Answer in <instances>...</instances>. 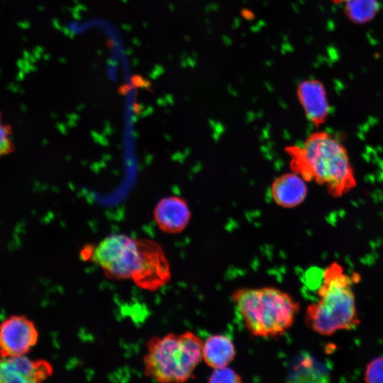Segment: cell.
Listing matches in <instances>:
<instances>
[{"mask_svg": "<svg viewBox=\"0 0 383 383\" xmlns=\"http://www.w3.org/2000/svg\"><path fill=\"white\" fill-rule=\"evenodd\" d=\"M80 254L83 260L98 265L109 278L132 279L139 287L149 291L157 290L171 277L162 248L150 240L111 235L96 245L84 247Z\"/></svg>", "mask_w": 383, "mask_h": 383, "instance_id": "6da1fadb", "label": "cell"}, {"mask_svg": "<svg viewBox=\"0 0 383 383\" xmlns=\"http://www.w3.org/2000/svg\"><path fill=\"white\" fill-rule=\"evenodd\" d=\"M285 151L292 172L306 182L324 185L333 196H343L356 184L346 149L326 131L313 132L301 145L287 146Z\"/></svg>", "mask_w": 383, "mask_h": 383, "instance_id": "7a4b0ae2", "label": "cell"}, {"mask_svg": "<svg viewBox=\"0 0 383 383\" xmlns=\"http://www.w3.org/2000/svg\"><path fill=\"white\" fill-rule=\"evenodd\" d=\"M358 275L350 277L340 265L333 262L322 274L317 290L318 300L309 304L305 323L313 331L324 335L340 330L354 329L360 324L353 283Z\"/></svg>", "mask_w": 383, "mask_h": 383, "instance_id": "3957f363", "label": "cell"}, {"mask_svg": "<svg viewBox=\"0 0 383 383\" xmlns=\"http://www.w3.org/2000/svg\"><path fill=\"white\" fill-rule=\"evenodd\" d=\"M232 300L247 329L259 337H276L293 324L299 304L289 294L274 287L242 288Z\"/></svg>", "mask_w": 383, "mask_h": 383, "instance_id": "277c9868", "label": "cell"}, {"mask_svg": "<svg viewBox=\"0 0 383 383\" xmlns=\"http://www.w3.org/2000/svg\"><path fill=\"white\" fill-rule=\"evenodd\" d=\"M203 345L204 341L190 331L152 337L146 343L145 374L159 382H186L203 359Z\"/></svg>", "mask_w": 383, "mask_h": 383, "instance_id": "5b68a950", "label": "cell"}, {"mask_svg": "<svg viewBox=\"0 0 383 383\" xmlns=\"http://www.w3.org/2000/svg\"><path fill=\"white\" fill-rule=\"evenodd\" d=\"M38 331L26 316L13 315L0 323V356L26 355L36 345Z\"/></svg>", "mask_w": 383, "mask_h": 383, "instance_id": "8992f818", "label": "cell"}, {"mask_svg": "<svg viewBox=\"0 0 383 383\" xmlns=\"http://www.w3.org/2000/svg\"><path fill=\"white\" fill-rule=\"evenodd\" d=\"M52 373V365L45 360H32L26 355L0 356V383L41 382Z\"/></svg>", "mask_w": 383, "mask_h": 383, "instance_id": "52a82bcc", "label": "cell"}, {"mask_svg": "<svg viewBox=\"0 0 383 383\" xmlns=\"http://www.w3.org/2000/svg\"><path fill=\"white\" fill-rule=\"evenodd\" d=\"M296 94L306 118L318 127L326 122L329 105L323 84L316 79L304 80L296 88Z\"/></svg>", "mask_w": 383, "mask_h": 383, "instance_id": "ba28073f", "label": "cell"}, {"mask_svg": "<svg viewBox=\"0 0 383 383\" xmlns=\"http://www.w3.org/2000/svg\"><path fill=\"white\" fill-rule=\"evenodd\" d=\"M153 216L161 231L168 233H178L188 225L191 211L184 199L170 196L162 199L157 204Z\"/></svg>", "mask_w": 383, "mask_h": 383, "instance_id": "9c48e42d", "label": "cell"}, {"mask_svg": "<svg viewBox=\"0 0 383 383\" xmlns=\"http://www.w3.org/2000/svg\"><path fill=\"white\" fill-rule=\"evenodd\" d=\"M307 192L306 181L292 171L277 177L270 187V195L273 201L284 208H293L301 204Z\"/></svg>", "mask_w": 383, "mask_h": 383, "instance_id": "30bf717a", "label": "cell"}, {"mask_svg": "<svg viewBox=\"0 0 383 383\" xmlns=\"http://www.w3.org/2000/svg\"><path fill=\"white\" fill-rule=\"evenodd\" d=\"M235 356V346L232 340L224 335H211L204 342L203 359L213 369L227 366Z\"/></svg>", "mask_w": 383, "mask_h": 383, "instance_id": "8fae6325", "label": "cell"}, {"mask_svg": "<svg viewBox=\"0 0 383 383\" xmlns=\"http://www.w3.org/2000/svg\"><path fill=\"white\" fill-rule=\"evenodd\" d=\"M345 13L356 23L371 21L378 12L380 5L377 0H345Z\"/></svg>", "mask_w": 383, "mask_h": 383, "instance_id": "7c38bea8", "label": "cell"}, {"mask_svg": "<svg viewBox=\"0 0 383 383\" xmlns=\"http://www.w3.org/2000/svg\"><path fill=\"white\" fill-rule=\"evenodd\" d=\"M12 129L5 123L0 111V157L14 151L15 145L11 139Z\"/></svg>", "mask_w": 383, "mask_h": 383, "instance_id": "4fadbf2b", "label": "cell"}, {"mask_svg": "<svg viewBox=\"0 0 383 383\" xmlns=\"http://www.w3.org/2000/svg\"><path fill=\"white\" fill-rule=\"evenodd\" d=\"M365 380L370 383H383V356L376 357L367 364Z\"/></svg>", "mask_w": 383, "mask_h": 383, "instance_id": "5bb4252c", "label": "cell"}, {"mask_svg": "<svg viewBox=\"0 0 383 383\" xmlns=\"http://www.w3.org/2000/svg\"><path fill=\"white\" fill-rule=\"evenodd\" d=\"M242 379L234 370L227 366L214 369L209 382H241Z\"/></svg>", "mask_w": 383, "mask_h": 383, "instance_id": "9a60e30c", "label": "cell"}, {"mask_svg": "<svg viewBox=\"0 0 383 383\" xmlns=\"http://www.w3.org/2000/svg\"><path fill=\"white\" fill-rule=\"evenodd\" d=\"M333 1L336 4H340L345 1V0H333Z\"/></svg>", "mask_w": 383, "mask_h": 383, "instance_id": "2e32d148", "label": "cell"}]
</instances>
